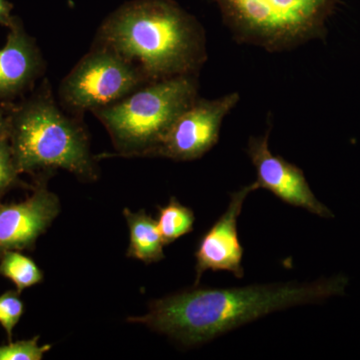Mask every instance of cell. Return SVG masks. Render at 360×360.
<instances>
[{"label": "cell", "mask_w": 360, "mask_h": 360, "mask_svg": "<svg viewBox=\"0 0 360 360\" xmlns=\"http://www.w3.org/2000/svg\"><path fill=\"white\" fill-rule=\"evenodd\" d=\"M347 278L238 288H198L155 300L142 316L127 319L186 347L202 345L272 312L343 295Z\"/></svg>", "instance_id": "cell-1"}, {"label": "cell", "mask_w": 360, "mask_h": 360, "mask_svg": "<svg viewBox=\"0 0 360 360\" xmlns=\"http://www.w3.org/2000/svg\"><path fill=\"white\" fill-rule=\"evenodd\" d=\"M94 46L115 51L149 82L198 75L207 60L200 21L172 0H132L105 18Z\"/></svg>", "instance_id": "cell-2"}, {"label": "cell", "mask_w": 360, "mask_h": 360, "mask_svg": "<svg viewBox=\"0 0 360 360\" xmlns=\"http://www.w3.org/2000/svg\"><path fill=\"white\" fill-rule=\"evenodd\" d=\"M8 120L9 146L18 174L60 168L87 181L97 179L86 129L59 108L46 82Z\"/></svg>", "instance_id": "cell-3"}, {"label": "cell", "mask_w": 360, "mask_h": 360, "mask_svg": "<svg viewBox=\"0 0 360 360\" xmlns=\"http://www.w3.org/2000/svg\"><path fill=\"white\" fill-rule=\"evenodd\" d=\"M198 75L149 82L117 103L92 111L118 155L151 156L172 123L198 97Z\"/></svg>", "instance_id": "cell-4"}, {"label": "cell", "mask_w": 360, "mask_h": 360, "mask_svg": "<svg viewBox=\"0 0 360 360\" xmlns=\"http://www.w3.org/2000/svg\"><path fill=\"white\" fill-rule=\"evenodd\" d=\"M234 40L269 52L293 51L326 35L340 0H213Z\"/></svg>", "instance_id": "cell-5"}, {"label": "cell", "mask_w": 360, "mask_h": 360, "mask_svg": "<svg viewBox=\"0 0 360 360\" xmlns=\"http://www.w3.org/2000/svg\"><path fill=\"white\" fill-rule=\"evenodd\" d=\"M149 84L141 70L103 47L92 46L61 82L58 96L70 113L82 115L104 108Z\"/></svg>", "instance_id": "cell-6"}, {"label": "cell", "mask_w": 360, "mask_h": 360, "mask_svg": "<svg viewBox=\"0 0 360 360\" xmlns=\"http://www.w3.org/2000/svg\"><path fill=\"white\" fill-rule=\"evenodd\" d=\"M239 99L238 92L214 99L198 97L175 118L151 156L177 161L202 158L219 142L225 116Z\"/></svg>", "instance_id": "cell-7"}, {"label": "cell", "mask_w": 360, "mask_h": 360, "mask_svg": "<svg viewBox=\"0 0 360 360\" xmlns=\"http://www.w3.org/2000/svg\"><path fill=\"white\" fill-rule=\"evenodd\" d=\"M269 134L270 127L265 134L251 136L248 141L246 153L257 172V179L252 182L255 189H266L288 205L323 219H333V212L312 193L302 168L270 151Z\"/></svg>", "instance_id": "cell-8"}, {"label": "cell", "mask_w": 360, "mask_h": 360, "mask_svg": "<svg viewBox=\"0 0 360 360\" xmlns=\"http://www.w3.org/2000/svg\"><path fill=\"white\" fill-rule=\"evenodd\" d=\"M255 191L251 184L232 193L227 210L201 238L195 251V285L207 270L231 272L238 278L245 276L243 248L239 241L238 219L246 198Z\"/></svg>", "instance_id": "cell-9"}, {"label": "cell", "mask_w": 360, "mask_h": 360, "mask_svg": "<svg viewBox=\"0 0 360 360\" xmlns=\"http://www.w3.org/2000/svg\"><path fill=\"white\" fill-rule=\"evenodd\" d=\"M59 212L58 196L44 186L21 202L0 205V253L32 248Z\"/></svg>", "instance_id": "cell-10"}, {"label": "cell", "mask_w": 360, "mask_h": 360, "mask_svg": "<svg viewBox=\"0 0 360 360\" xmlns=\"http://www.w3.org/2000/svg\"><path fill=\"white\" fill-rule=\"evenodd\" d=\"M44 63L34 40L20 20L9 28L6 44L0 49V98H11L39 77Z\"/></svg>", "instance_id": "cell-11"}, {"label": "cell", "mask_w": 360, "mask_h": 360, "mask_svg": "<svg viewBox=\"0 0 360 360\" xmlns=\"http://www.w3.org/2000/svg\"><path fill=\"white\" fill-rule=\"evenodd\" d=\"M123 214L130 231L127 257L146 264L162 260L165 258V243L158 229V220L153 219L144 212H132L129 208H125Z\"/></svg>", "instance_id": "cell-12"}, {"label": "cell", "mask_w": 360, "mask_h": 360, "mask_svg": "<svg viewBox=\"0 0 360 360\" xmlns=\"http://www.w3.org/2000/svg\"><path fill=\"white\" fill-rule=\"evenodd\" d=\"M0 255V276L13 281L18 292L41 283L44 274L32 258L18 250L4 251Z\"/></svg>", "instance_id": "cell-13"}, {"label": "cell", "mask_w": 360, "mask_h": 360, "mask_svg": "<svg viewBox=\"0 0 360 360\" xmlns=\"http://www.w3.org/2000/svg\"><path fill=\"white\" fill-rule=\"evenodd\" d=\"M158 225L165 245H170L193 231L195 217L191 208L182 205L176 198H172L165 207H158Z\"/></svg>", "instance_id": "cell-14"}, {"label": "cell", "mask_w": 360, "mask_h": 360, "mask_svg": "<svg viewBox=\"0 0 360 360\" xmlns=\"http://www.w3.org/2000/svg\"><path fill=\"white\" fill-rule=\"evenodd\" d=\"M39 336L32 340L9 341L8 345L0 347V360H41L49 352L51 345H39Z\"/></svg>", "instance_id": "cell-15"}, {"label": "cell", "mask_w": 360, "mask_h": 360, "mask_svg": "<svg viewBox=\"0 0 360 360\" xmlns=\"http://www.w3.org/2000/svg\"><path fill=\"white\" fill-rule=\"evenodd\" d=\"M25 312V304L18 291L9 290L0 295V324L4 328L9 341L13 340V329Z\"/></svg>", "instance_id": "cell-16"}, {"label": "cell", "mask_w": 360, "mask_h": 360, "mask_svg": "<svg viewBox=\"0 0 360 360\" xmlns=\"http://www.w3.org/2000/svg\"><path fill=\"white\" fill-rule=\"evenodd\" d=\"M18 175L8 139L0 141V195L14 184Z\"/></svg>", "instance_id": "cell-17"}, {"label": "cell", "mask_w": 360, "mask_h": 360, "mask_svg": "<svg viewBox=\"0 0 360 360\" xmlns=\"http://www.w3.org/2000/svg\"><path fill=\"white\" fill-rule=\"evenodd\" d=\"M13 6L7 0H0V25L11 28L16 18L11 15Z\"/></svg>", "instance_id": "cell-18"}, {"label": "cell", "mask_w": 360, "mask_h": 360, "mask_svg": "<svg viewBox=\"0 0 360 360\" xmlns=\"http://www.w3.org/2000/svg\"><path fill=\"white\" fill-rule=\"evenodd\" d=\"M9 135V120L8 116L4 115V111L0 110V141L8 139Z\"/></svg>", "instance_id": "cell-19"}]
</instances>
